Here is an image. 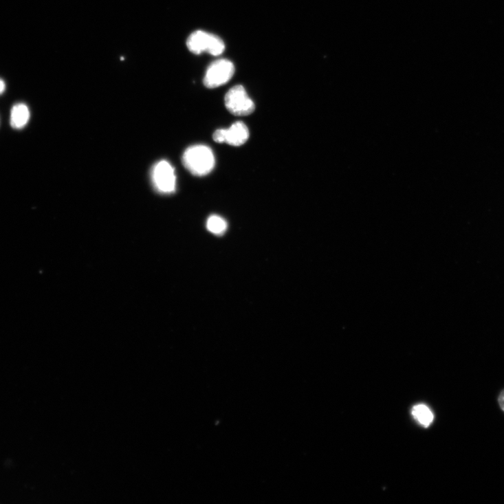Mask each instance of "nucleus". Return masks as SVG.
<instances>
[{
    "mask_svg": "<svg viewBox=\"0 0 504 504\" xmlns=\"http://www.w3.org/2000/svg\"><path fill=\"white\" fill-rule=\"evenodd\" d=\"M412 414L415 419L425 428H428L434 420L431 410L424 404H419L413 408Z\"/></svg>",
    "mask_w": 504,
    "mask_h": 504,
    "instance_id": "8",
    "label": "nucleus"
},
{
    "mask_svg": "<svg viewBox=\"0 0 504 504\" xmlns=\"http://www.w3.org/2000/svg\"><path fill=\"white\" fill-rule=\"evenodd\" d=\"M227 227L228 224L225 219L218 215H212L208 219V230L215 235L223 234Z\"/></svg>",
    "mask_w": 504,
    "mask_h": 504,
    "instance_id": "9",
    "label": "nucleus"
},
{
    "mask_svg": "<svg viewBox=\"0 0 504 504\" xmlns=\"http://www.w3.org/2000/svg\"><path fill=\"white\" fill-rule=\"evenodd\" d=\"M186 45L188 50L195 54L206 52L212 56H219L225 50L224 43L220 37L203 30L192 33L188 38Z\"/></svg>",
    "mask_w": 504,
    "mask_h": 504,
    "instance_id": "2",
    "label": "nucleus"
},
{
    "mask_svg": "<svg viewBox=\"0 0 504 504\" xmlns=\"http://www.w3.org/2000/svg\"><path fill=\"white\" fill-rule=\"evenodd\" d=\"M225 105L231 113L239 116H248L255 109L253 100L241 85L235 86L228 91Z\"/></svg>",
    "mask_w": 504,
    "mask_h": 504,
    "instance_id": "3",
    "label": "nucleus"
},
{
    "mask_svg": "<svg viewBox=\"0 0 504 504\" xmlns=\"http://www.w3.org/2000/svg\"><path fill=\"white\" fill-rule=\"evenodd\" d=\"M235 73L234 63L226 59L213 62L208 68L204 85L208 89H215L228 83Z\"/></svg>",
    "mask_w": 504,
    "mask_h": 504,
    "instance_id": "5",
    "label": "nucleus"
},
{
    "mask_svg": "<svg viewBox=\"0 0 504 504\" xmlns=\"http://www.w3.org/2000/svg\"><path fill=\"white\" fill-rule=\"evenodd\" d=\"M498 403L500 407L504 411V391L499 395Z\"/></svg>",
    "mask_w": 504,
    "mask_h": 504,
    "instance_id": "10",
    "label": "nucleus"
},
{
    "mask_svg": "<svg viewBox=\"0 0 504 504\" xmlns=\"http://www.w3.org/2000/svg\"><path fill=\"white\" fill-rule=\"evenodd\" d=\"M30 111L24 103L16 104L11 111L10 124L14 129H23L30 120Z\"/></svg>",
    "mask_w": 504,
    "mask_h": 504,
    "instance_id": "7",
    "label": "nucleus"
},
{
    "mask_svg": "<svg viewBox=\"0 0 504 504\" xmlns=\"http://www.w3.org/2000/svg\"><path fill=\"white\" fill-rule=\"evenodd\" d=\"M249 138V129L242 122H236L227 129H218L213 134L216 142L236 146L244 144Z\"/></svg>",
    "mask_w": 504,
    "mask_h": 504,
    "instance_id": "6",
    "label": "nucleus"
},
{
    "mask_svg": "<svg viewBox=\"0 0 504 504\" xmlns=\"http://www.w3.org/2000/svg\"><path fill=\"white\" fill-rule=\"evenodd\" d=\"M151 180L155 189L163 195H171L176 189V175L174 168L167 161H161L151 171Z\"/></svg>",
    "mask_w": 504,
    "mask_h": 504,
    "instance_id": "4",
    "label": "nucleus"
},
{
    "mask_svg": "<svg viewBox=\"0 0 504 504\" xmlns=\"http://www.w3.org/2000/svg\"><path fill=\"white\" fill-rule=\"evenodd\" d=\"M182 162L191 174L202 177L212 171L215 159L209 146L200 144L188 147L183 154Z\"/></svg>",
    "mask_w": 504,
    "mask_h": 504,
    "instance_id": "1",
    "label": "nucleus"
},
{
    "mask_svg": "<svg viewBox=\"0 0 504 504\" xmlns=\"http://www.w3.org/2000/svg\"><path fill=\"white\" fill-rule=\"evenodd\" d=\"M6 89V83L0 79V95L3 94Z\"/></svg>",
    "mask_w": 504,
    "mask_h": 504,
    "instance_id": "11",
    "label": "nucleus"
}]
</instances>
